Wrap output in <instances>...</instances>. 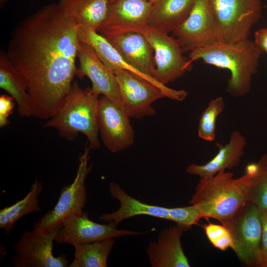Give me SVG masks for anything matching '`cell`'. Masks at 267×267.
<instances>
[{
  "instance_id": "cell-1",
  "label": "cell",
  "mask_w": 267,
  "mask_h": 267,
  "mask_svg": "<svg viewBox=\"0 0 267 267\" xmlns=\"http://www.w3.org/2000/svg\"><path fill=\"white\" fill-rule=\"evenodd\" d=\"M78 26L52 3L12 31L6 52L25 81L35 118L52 117L71 89L78 68Z\"/></svg>"
},
{
  "instance_id": "cell-2",
  "label": "cell",
  "mask_w": 267,
  "mask_h": 267,
  "mask_svg": "<svg viewBox=\"0 0 267 267\" xmlns=\"http://www.w3.org/2000/svg\"><path fill=\"white\" fill-rule=\"evenodd\" d=\"M256 174L245 173L234 178L232 173L222 170L208 178H200L189 203L197 208L202 218L227 221L248 202Z\"/></svg>"
},
{
  "instance_id": "cell-3",
  "label": "cell",
  "mask_w": 267,
  "mask_h": 267,
  "mask_svg": "<svg viewBox=\"0 0 267 267\" xmlns=\"http://www.w3.org/2000/svg\"><path fill=\"white\" fill-rule=\"evenodd\" d=\"M262 53L249 39L235 44L219 43L189 52L190 62L201 59L207 64L227 69L231 75L226 91L234 97L247 94L251 89L252 76L257 71Z\"/></svg>"
},
{
  "instance_id": "cell-4",
  "label": "cell",
  "mask_w": 267,
  "mask_h": 267,
  "mask_svg": "<svg viewBox=\"0 0 267 267\" xmlns=\"http://www.w3.org/2000/svg\"><path fill=\"white\" fill-rule=\"evenodd\" d=\"M98 99L91 88L82 89L75 81L58 110L43 127L54 129L61 138L69 141L81 133L87 137L90 150L98 149Z\"/></svg>"
},
{
  "instance_id": "cell-5",
  "label": "cell",
  "mask_w": 267,
  "mask_h": 267,
  "mask_svg": "<svg viewBox=\"0 0 267 267\" xmlns=\"http://www.w3.org/2000/svg\"><path fill=\"white\" fill-rule=\"evenodd\" d=\"M209 0L220 42L235 44L248 39L261 16V0Z\"/></svg>"
},
{
  "instance_id": "cell-6",
  "label": "cell",
  "mask_w": 267,
  "mask_h": 267,
  "mask_svg": "<svg viewBox=\"0 0 267 267\" xmlns=\"http://www.w3.org/2000/svg\"><path fill=\"white\" fill-rule=\"evenodd\" d=\"M90 150L87 142L84 152L79 157L73 181L62 188L56 204L33 223V230L47 234L62 225L72 215L83 211L87 201L85 180L92 169L91 163H89Z\"/></svg>"
},
{
  "instance_id": "cell-7",
  "label": "cell",
  "mask_w": 267,
  "mask_h": 267,
  "mask_svg": "<svg viewBox=\"0 0 267 267\" xmlns=\"http://www.w3.org/2000/svg\"><path fill=\"white\" fill-rule=\"evenodd\" d=\"M221 223L228 229L231 248L240 261L249 267H260L262 232L260 209L247 202L230 219Z\"/></svg>"
},
{
  "instance_id": "cell-8",
  "label": "cell",
  "mask_w": 267,
  "mask_h": 267,
  "mask_svg": "<svg viewBox=\"0 0 267 267\" xmlns=\"http://www.w3.org/2000/svg\"><path fill=\"white\" fill-rule=\"evenodd\" d=\"M135 32L142 34L153 49L154 78L159 83L166 85L174 82L192 69V63L183 55L181 47L173 36L147 25Z\"/></svg>"
},
{
  "instance_id": "cell-9",
  "label": "cell",
  "mask_w": 267,
  "mask_h": 267,
  "mask_svg": "<svg viewBox=\"0 0 267 267\" xmlns=\"http://www.w3.org/2000/svg\"><path fill=\"white\" fill-rule=\"evenodd\" d=\"M183 53L221 43L209 0H195L187 18L172 32Z\"/></svg>"
},
{
  "instance_id": "cell-10",
  "label": "cell",
  "mask_w": 267,
  "mask_h": 267,
  "mask_svg": "<svg viewBox=\"0 0 267 267\" xmlns=\"http://www.w3.org/2000/svg\"><path fill=\"white\" fill-rule=\"evenodd\" d=\"M61 226L47 234L25 230L13 244L15 255L12 263L15 267H67L63 254L55 257L53 242Z\"/></svg>"
},
{
  "instance_id": "cell-11",
  "label": "cell",
  "mask_w": 267,
  "mask_h": 267,
  "mask_svg": "<svg viewBox=\"0 0 267 267\" xmlns=\"http://www.w3.org/2000/svg\"><path fill=\"white\" fill-rule=\"evenodd\" d=\"M130 117L123 108L102 95L99 98L97 122L99 132L104 146L116 153L132 145L134 132Z\"/></svg>"
},
{
  "instance_id": "cell-12",
  "label": "cell",
  "mask_w": 267,
  "mask_h": 267,
  "mask_svg": "<svg viewBox=\"0 0 267 267\" xmlns=\"http://www.w3.org/2000/svg\"><path fill=\"white\" fill-rule=\"evenodd\" d=\"M117 225L112 222L108 224L96 223L89 219L88 213L82 211L72 215L63 222L55 238V241L59 244L67 243L74 246L141 233L119 229Z\"/></svg>"
},
{
  "instance_id": "cell-13",
  "label": "cell",
  "mask_w": 267,
  "mask_h": 267,
  "mask_svg": "<svg viewBox=\"0 0 267 267\" xmlns=\"http://www.w3.org/2000/svg\"><path fill=\"white\" fill-rule=\"evenodd\" d=\"M77 35L79 42L92 47L100 60L114 73L118 70L126 71L136 78L156 86L166 94L167 98L173 100L181 101L186 97L187 93L185 90L172 89L141 73L129 63L108 41L96 31L79 26Z\"/></svg>"
},
{
  "instance_id": "cell-14",
  "label": "cell",
  "mask_w": 267,
  "mask_h": 267,
  "mask_svg": "<svg viewBox=\"0 0 267 267\" xmlns=\"http://www.w3.org/2000/svg\"><path fill=\"white\" fill-rule=\"evenodd\" d=\"M119 84L124 110L130 118L141 119L155 115L152 104L167 97L156 86L124 70L114 72Z\"/></svg>"
},
{
  "instance_id": "cell-15",
  "label": "cell",
  "mask_w": 267,
  "mask_h": 267,
  "mask_svg": "<svg viewBox=\"0 0 267 267\" xmlns=\"http://www.w3.org/2000/svg\"><path fill=\"white\" fill-rule=\"evenodd\" d=\"M77 57L79 66L76 76L80 80L88 77L91 82V89L95 95L98 96L102 94L123 108L120 89L114 73L100 60L92 47L80 42Z\"/></svg>"
},
{
  "instance_id": "cell-16",
  "label": "cell",
  "mask_w": 267,
  "mask_h": 267,
  "mask_svg": "<svg viewBox=\"0 0 267 267\" xmlns=\"http://www.w3.org/2000/svg\"><path fill=\"white\" fill-rule=\"evenodd\" d=\"M99 33L108 41L129 63L146 76L157 81L154 78V50L142 34L133 31H104Z\"/></svg>"
},
{
  "instance_id": "cell-17",
  "label": "cell",
  "mask_w": 267,
  "mask_h": 267,
  "mask_svg": "<svg viewBox=\"0 0 267 267\" xmlns=\"http://www.w3.org/2000/svg\"><path fill=\"white\" fill-rule=\"evenodd\" d=\"M151 5L145 0H109L107 18L97 32H135L147 25Z\"/></svg>"
},
{
  "instance_id": "cell-18",
  "label": "cell",
  "mask_w": 267,
  "mask_h": 267,
  "mask_svg": "<svg viewBox=\"0 0 267 267\" xmlns=\"http://www.w3.org/2000/svg\"><path fill=\"white\" fill-rule=\"evenodd\" d=\"M183 230L178 225L165 227L157 241L149 242L146 253L152 267H189L182 248Z\"/></svg>"
},
{
  "instance_id": "cell-19",
  "label": "cell",
  "mask_w": 267,
  "mask_h": 267,
  "mask_svg": "<svg viewBox=\"0 0 267 267\" xmlns=\"http://www.w3.org/2000/svg\"><path fill=\"white\" fill-rule=\"evenodd\" d=\"M246 145L245 136L238 131H234L227 144L218 146V152L212 159L204 165L192 163L187 166L186 172L198 176L200 178L206 179L221 171L237 167L240 163Z\"/></svg>"
},
{
  "instance_id": "cell-20",
  "label": "cell",
  "mask_w": 267,
  "mask_h": 267,
  "mask_svg": "<svg viewBox=\"0 0 267 267\" xmlns=\"http://www.w3.org/2000/svg\"><path fill=\"white\" fill-rule=\"evenodd\" d=\"M109 191L113 199L119 201L120 207L112 213L100 215L99 219L102 221L112 222L118 225L124 220L138 215L170 220L169 208L142 203L128 195L116 183H110Z\"/></svg>"
},
{
  "instance_id": "cell-21",
  "label": "cell",
  "mask_w": 267,
  "mask_h": 267,
  "mask_svg": "<svg viewBox=\"0 0 267 267\" xmlns=\"http://www.w3.org/2000/svg\"><path fill=\"white\" fill-rule=\"evenodd\" d=\"M195 0H156L153 3L147 25L165 33L173 32L187 18Z\"/></svg>"
},
{
  "instance_id": "cell-22",
  "label": "cell",
  "mask_w": 267,
  "mask_h": 267,
  "mask_svg": "<svg viewBox=\"0 0 267 267\" xmlns=\"http://www.w3.org/2000/svg\"><path fill=\"white\" fill-rule=\"evenodd\" d=\"M63 11L79 26L97 32L107 18L109 0H59Z\"/></svg>"
},
{
  "instance_id": "cell-23",
  "label": "cell",
  "mask_w": 267,
  "mask_h": 267,
  "mask_svg": "<svg viewBox=\"0 0 267 267\" xmlns=\"http://www.w3.org/2000/svg\"><path fill=\"white\" fill-rule=\"evenodd\" d=\"M0 88L6 91L17 104L18 114L32 116L29 96L25 81L10 60L6 52L0 51Z\"/></svg>"
},
{
  "instance_id": "cell-24",
  "label": "cell",
  "mask_w": 267,
  "mask_h": 267,
  "mask_svg": "<svg viewBox=\"0 0 267 267\" xmlns=\"http://www.w3.org/2000/svg\"><path fill=\"white\" fill-rule=\"evenodd\" d=\"M43 189V182L36 179L29 192L21 200L0 210V227L6 234H10L17 220L27 214L39 212L38 197Z\"/></svg>"
},
{
  "instance_id": "cell-25",
  "label": "cell",
  "mask_w": 267,
  "mask_h": 267,
  "mask_svg": "<svg viewBox=\"0 0 267 267\" xmlns=\"http://www.w3.org/2000/svg\"><path fill=\"white\" fill-rule=\"evenodd\" d=\"M113 238L75 245L74 260L69 267H106L109 255L115 244Z\"/></svg>"
},
{
  "instance_id": "cell-26",
  "label": "cell",
  "mask_w": 267,
  "mask_h": 267,
  "mask_svg": "<svg viewBox=\"0 0 267 267\" xmlns=\"http://www.w3.org/2000/svg\"><path fill=\"white\" fill-rule=\"evenodd\" d=\"M224 107L225 103L221 96L212 99L209 103L199 118L198 134L200 138L208 141L215 140L216 120Z\"/></svg>"
},
{
  "instance_id": "cell-27",
  "label": "cell",
  "mask_w": 267,
  "mask_h": 267,
  "mask_svg": "<svg viewBox=\"0 0 267 267\" xmlns=\"http://www.w3.org/2000/svg\"><path fill=\"white\" fill-rule=\"evenodd\" d=\"M259 170L248 195V202L261 210H267V155L258 162Z\"/></svg>"
},
{
  "instance_id": "cell-28",
  "label": "cell",
  "mask_w": 267,
  "mask_h": 267,
  "mask_svg": "<svg viewBox=\"0 0 267 267\" xmlns=\"http://www.w3.org/2000/svg\"><path fill=\"white\" fill-rule=\"evenodd\" d=\"M170 220L183 231L188 230L194 224H197L202 218L199 211L194 205L183 207L169 208Z\"/></svg>"
},
{
  "instance_id": "cell-29",
  "label": "cell",
  "mask_w": 267,
  "mask_h": 267,
  "mask_svg": "<svg viewBox=\"0 0 267 267\" xmlns=\"http://www.w3.org/2000/svg\"><path fill=\"white\" fill-rule=\"evenodd\" d=\"M203 227L208 239L216 248L222 251H224L229 247L231 248V236L228 229L224 225L208 222Z\"/></svg>"
},
{
  "instance_id": "cell-30",
  "label": "cell",
  "mask_w": 267,
  "mask_h": 267,
  "mask_svg": "<svg viewBox=\"0 0 267 267\" xmlns=\"http://www.w3.org/2000/svg\"><path fill=\"white\" fill-rule=\"evenodd\" d=\"M15 100L10 96L1 94L0 96V128H2L9 124L8 119L12 114L15 106Z\"/></svg>"
},
{
  "instance_id": "cell-31",
  "label": "cell",
  "mask_w": 267,
  "mask_h": 267,
  "mask_svg": "<svg viewBox=\"0 0 267 267\" xmlns=\"http://www.w3.org/2000/svg\"><path fill=\"white\" fill-rule=\"evenodd\" d=\"M260 210L262 224L260 267H267V210Z\"/></svg>"
},
{
  "instance_id": "cell-32",
  "label": "cell",
  "mask_w": 267,
  "mask_h": 267,
  "mask_svg": "<svg viewBox=\"0 0 267 267\" xmlns=\"http://www.w3.org/2000/svg\"><path fill=\"white\" fill-rule=\"evenodd\" d=\"M254 43L263 53H267V28H262L256 31L254 34Z\"/></svg>"
},
{
  "instance_id": "cell-33",
  "label": "cell",
  "mask_w": 267,
  "mask_h": 267,
  "mask_svg": "<svg viewBox=\"0 0 267 267\" xmlns=\"http://www.w3.org/2000/svg\"><path fill=\"white\" fill-rule=\"evenodd\" d=\"M145 0L149 1V2H151V3H153V2L156 1V0Z\"/></svg>"
}]
</instances>
